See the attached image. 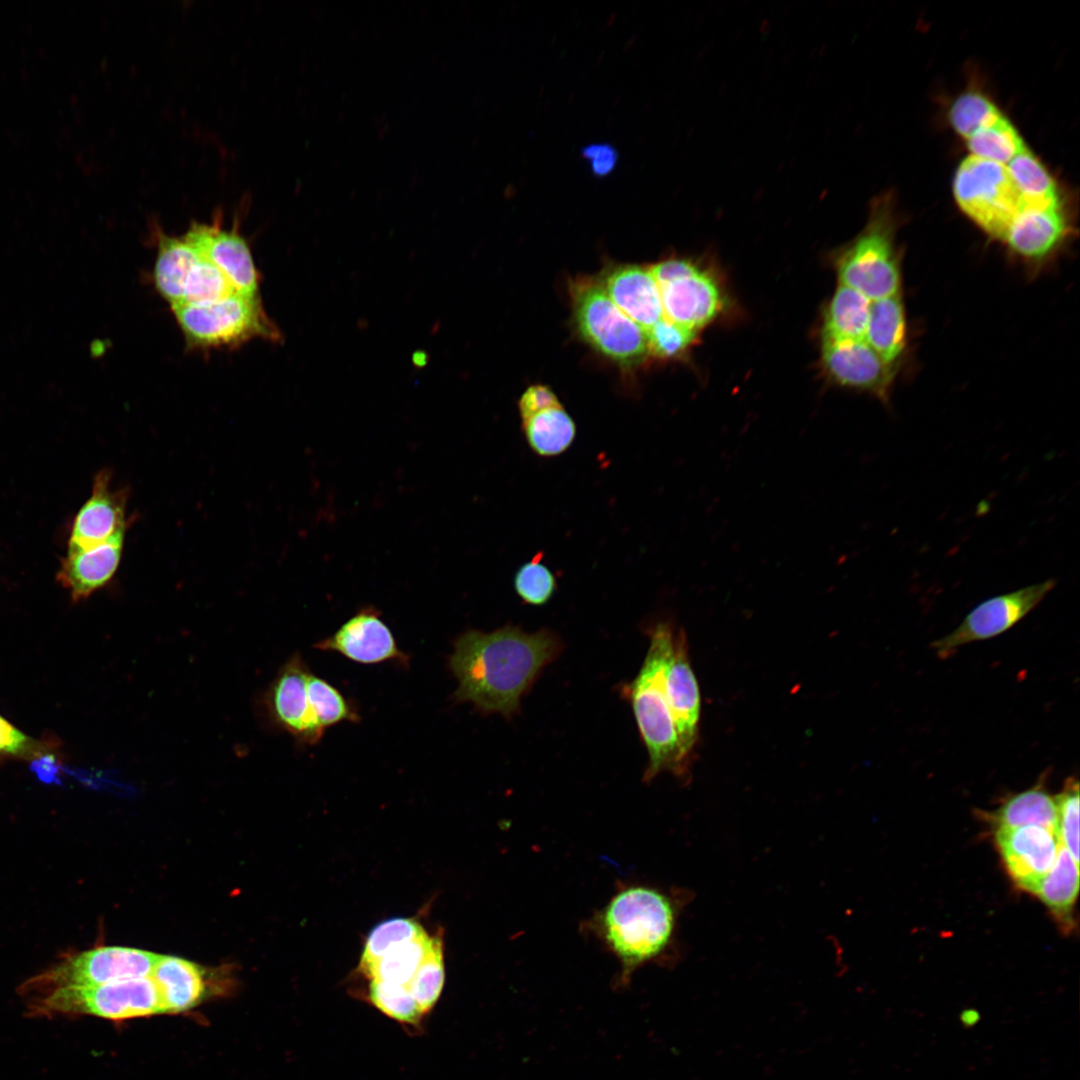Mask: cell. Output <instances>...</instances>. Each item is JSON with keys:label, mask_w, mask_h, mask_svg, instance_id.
Masks as SVG:
<instances>
[{"label": "cell", "mask_w": 1080, "mask_h": 1080, "mask_svg": "<svg viewBox=\"0 0 1080 1080\" xmlns=\"http://www.w3.org/2000/svg\"><path fill=\"white\" fill-rule=\"evenodd\" d=\"M995 842L1016 885L1036 894L1056 860L1061 846L1059 833L1038 825L1000 826Z\"/></svg>", "instance_id": "cell-11"}, {"label": "cell", "mask_w": 1080, "mask_h": 1080, "mask_svg": "<svg viewBox=\"0 0 1080 1080\" xmlns=\"http://www.w3.org/2000/svg\"><path fill=\"white\" fill-rule=\"evenodd\" d=\"M1006 168L1023 195L1026 208L1061 206L1053 179L1026 145Z\"/></svg>", "instance_id": "cell-30"}, {"label": "cell", "mask_w": 1080, "mask_h": 1080, "mask_svg": "<svg viewBox=\"0 0 1080 1080\" xmlns=\"http://www.w3.org/2000/svg\"><path fill=\"white\" fill-rule=\"evenodd\" d=\"M1055 586L1056 580L1049 578L988 598L975 606L954 630L934 640L931 648L937 656L947 658L964 645L994 638L1024 619Z\"/></svg>", "instance_id": "cell-10"}, {"label": "cell", "mask_w": 1080, "mask_h": 1080, "mask_svg": "<svg viewBox=\"0 0 1080 1080\" xmlns=\"http://www.w3.org/2000/svg\"><path fill=\"white\" fill-rule=\"evenodd\" d=\"M961 210L991 237L1003 241L1015 217L1026 208L1006 165L969 155L953 181Z\"/></svg>", "instance_id": "cell-9"}, {"label": "cell", "mask_w": 1080, "mask_h": 1080, "mask_svg": "<svg viewBox=\"0 0 1080 1080\" xmlns=\"http://www.w3.org/2000/svg\"><path fill=\"white\" fill-rule=\"evenodd\" d=\"M234 293L237 292L224 273L201 256L190 271L180 305L209 304Z\"/></svg>", "instance_id": "cell-34"}, {"label": "cell", "mask_w": 1080, "mask_h": 1080, "mask_svg": "<svg viewBox=\"0 0 1080 1080\" xmlns=\"http://www.w3.org/2000/svg\"><path fill=\"white\" fill-rule=\"evenodd\" d=\"M966 140L971 155L1002 165H1006L1025 146L1017 130L1003 115Z\"/></svg>", "instance_id": "cell-32"}, {"label": "cell", "mask_w": 1080, "mask_h": 1080, "mask_svg": "<svg viewBox=\"0 0 1080 1080\" xmlns=\"http://www.w3.org/2000/svg\"><path fill=\"white\" fill-rule=\"evenodd\" d=\"M219 969L171 955H159L150 974L158 991L163 1013L176 1014L195 1008L206 1000Z\"/></svg>", "instance_id": "cell-18"}, {"label": "cell", "mask_w": 1080, "mask_h": 1080, "mask_svg": "<svg viewBox=\"0 0 1080 1080\" xmlns=\"http://www.w3.org/2000/svg\"><path fill=\"white\" fill-rule=\"evenodd\" d=\"M648 352L660 358H671L682 353L693 341L696 331L661 318L645 331Z\"/></svg>", "instance_id": "cell-40"}, {"label": "cell", "mask_w": 1080, "mask_h": 1080, "mask_svg": "<svg viewBox=\"0 0 1080 1080\" xmlns=\"http://www.w3.org/2000/svg\"><path fill=\"white\" fill-rule=\"evenodd\" d=\"M666 694L678 739L681 762L690 774V765L698 740L700 691L694 675L685 632H675L672 654L666 674Z\"/></svg>", "instance_id": "cell-14"}, {"label": "cell", "mask_w": 1080, "mask_h": 1080, "mask_svg": "<svg viewBox=\"0 0 1080 1080\" xmlns=\"http://www.w3.org/2000/svg\"><path fill=\"white\" fill-rule=\"evenodd\" d=\"M1061 844L1079 863V784L1070 777L1062 791L1055 796Z\"/></svg>", "instance_id": "cell-39"}, {"label": "cell", "mask_w": 1080, "mask_h": 1080, "mask_svg": "<svg viewBox=\"0 0 1080 1080\" xmlns=\"http://www.w3.org/2000/svg\"><path fill=\"white\" fill-rule=\"evenodd\" d=\"M444 982L443 942L439 937L407 986V991L423 1016L434 1008L441 995Z\"/></svg>", "instance_id": "cell-33"}, {"label": "cell", "mask_w": 1080, "mask_h": 1080, "mask_svg": "<svg viewBox=\"0 0 1080 1080\" xmlns=\"http://www.w3.org/2000/svg\"><path fill=\"white\" fill-rule=\"evenodd\" d=\"M160 954L122 946L71 952L17 988L25 1002L61 988L89 987L150 976Z\"/></svg>", "instance_id": "cell-7"}, {"label": "cell", "mask_w": 1080, "mask_h": 1080, "mask_svg": "<svg viewBox=\"0 0 1080 1080\" xmlns=\"http://www.w3.org/2000/svg\"><path fill=\"white\" fill-rule=\"evenodd\" d=\"M429 359H430V356H429L428 352L425 351V350H422V349L415 350L411 355V362H412L413 366L418 368V369H422V368L426 367V365L429 362Z\"/></svg>", "instance_id": "cell-46"}, {"label": "cell", "mask_w": 1080, "mask_h": 1080, "mask_svg": "<svg viewBox=\"0 0 1080 1080\" xmlns=\"http://www.w3.org/2000/svg\"><path fill=\"white\" fill-rule=\"evenodd\" d=\"M448 667L458 682L457 703L510 719L543 669L561 654L559 635L543 628L527 633L506 625L492 632L470 629L454 641Z\"/></svg>", "instance_id": "cell-1"}, {"label": "cell", "mask_w": 1080, "mask_h": 1080, "mask_svg": "<svg viewBox=\"0 0 1080 1080\" xmlns=\"http://www.w3.org/2000/svg\"><path fill=\"white\" fill-rule=\"evenodd\" d=\"M425 931L424 927L412 918L398 917L379 923L366 939L359 966L373 962L395 943L415 938Z\"/></svg>", "instance_id": "cell-38"}, {"label": "cell", "mask_w": 1080, "mask_h": 1080, "mask_svg": "<svg viewBox=\"0 0 1080 1080\" xmlns=\"http://www.w3.org/2000/svg\"><path fill=\"white\" fill-rule=\"evenodd\" d=\"M185 341L192 348L233 347L260 337L280 342L282 333L258 297L234 293L217 302L172 307Z\"/></svg>", "instance_id": "cell-6"}, {"label": "cell", "mask_w": 1080, "mask_h": 1080, "mask_svg": "<svg viewBox=\"0 0 1080 1080\" xmlns=\"http://www.w3.org/2000/svg\"><path fill=\"white\" fill-rule=\"evenodd\" d=\"M1001 115L999 109L983 94L966 92L954 101L949 111V120L953 129L968 139Z\"/></svg>", "instance_id": "cell-36"}, {"label": "cell", "mask_w": 1080, "mask_h": 1080, "mask_svg": "<svg viewBox=\"0 0 1080 1080\" xmlns=\"http://www.w3.org/2000/svg\"><path fill=\"white\" fill-rule=\"evenodd\" d=\"M571 298L576 328L596 351L623 367L644 360L648 353L645 331L613 303L598 281H574Z\"/></svg>", "instance_id": "cell-8"}, {"label": "cell", "mask_w": 1080, "mask_h": 1080, "mask_svg": "<svg viewBox=\"0 0 1080 1080\" xmlns=\"http://www.w3.org/2000/svg\"><path fill=\"white\" fill-rule=\"evenodd\" d=\"M542 556V553H537L529 562L522 564L513 581L519 598L533 606H542L549 602L557 586L554 574L542 563Z\"/></svg>", "instance_id": "cell-37"}, {"label": "cell", "mask_w": 1080, "mask_h": 1080, "mask_svg": "<svg viewBox=\"0 0 1080 1080\" xmlns=\"http://www.w3.org/2000/svg\"><path fill=\"white\" fill-rule=\"evenodd\" d=\"M664 317L696 331L710 322L722 307V296L712 277L698 268L659 286Z\"/></svg>", "instance_id": "cell-21"}, {"label": "cell", "mask_w": 1080, "mask_h": 1080, "mask_svg": "<svg viewBox=\"0 0 1080 1080\" xmlns=\"http://www.w3.org/2000/svg\"><path fill=\"white\" fill-rule=\"evenodd\" d=\"M31 760V769L40 780L46 783L59 781L60 766L53 754L42 752Z\"/></svg>", "instance_id": "cell-45"}, {"label": "cell", "mask_w": 1080, "mask_h": 1080, "mask_svg": "<svg viewBox=\"0 0 1080 1080\" xmlns=\"http://www.w3.org/2000/svg\"><path fill=\"white\" fill-rule=\"evenodd\" d=\"M990 817L998 827L1038 825L1059 833L1055 797L1041 782L1006 798Z\"/></svg>", "instance_id": "cell-27"}, {"label": "cell", "mask_w": 1080, "mask_h": 1080, "mask_svg": "<svg viewBox=\"0 0 1080 1080\" xmlns=\"http://www.w3.org/2000/svg\"><path fill=\"white\" fill-rule=\"evenodd\" d=\"M43 752L42 745L0 715V758H31Z\"/></svg>", "instance_id": "cell-41"}, {"label": "cell", "mask_w": 1080, "mask_h": 1080, "mask_svg": "<svg viewBox=\"0 0 1080 1080\" xmlns=\"http://www.w3.org/2000/svg\"><path fill=\"white\" fill-rule=\"evenodd\" d=\"M1068 233L1061 206L1023 209L1012 221L1003 239L1018 256L1041 260L1052 254Z\"/></svg>", "instance_id": "cell-22"}, {"label": "cell", "mask_w": 1080, "mask_h": 1080, "mask_svg": "<svg viewBox=\"0 0 1080 1080\" xmlns=\"http://www.w3.org/2000/svg\"><path fill=\"white\" fill-rule=\"evenodd\" d=\"M678 903L648 885L619 889L588 922V928L619 963L616 989L631 982L642 966L661 960L672 945Z\"/></svg>", "instance_id": "cell-2"}, {"label": "cell", "mask_w": 1080, "mask_h": 1080, "mask_svg": "<svg viewBox=\"0 0 1080 1080\" xmlns=\"http://www.w3.org/2000/svg\"><path fill=\"white\" fill-rule=\"evenodd\" d=\"M219 219L217 215L211 224L193 222L183 237L224 273L237 293L258 297L259 274L250 248L236 228L222 229Z\"/></svg>", "instance_id": "cell-15"}, {"label": "cell", "mask_w": 1080, "mask_h": 1080, "mask_svg": "<svg viewBox=\"0 0 1080 1080\" xmlns=\"http://www.w3.org/2000/svg\"><path fill=\"white\" fill-rule=\"evenodd\" d=\"M870 303L857 290L840 284L825 314L823 339L865 340Z\"/></svg>", "instance_id": "cell-28"}, {"label": "cell", "mask_w": 1080, "mask_h": 1080, "mask_svg": "<svg viewBox=\"0 0 1080 1080\" xmlns=\"http://www.w3.org/2000/svg\"><path fill=\"white\" fill-rule=\"evenodd\" d=\"M310 670L295 653L280 668L265 694V706L272 722L298 743L315 745L324 731L310 710L307 677Z\"/></svg>", "instance_id": "cell-12"}, {"label": "cell", "mask_w": 1080, "mask_h": 1080, "mask_svg": "<svg viewBox=\"0 0 1080 1080\" xmlns=\"http://www.w3.org/2000/svg\"><path fill=\"white\" fill-rule=\"evenodd\" d=\"M127 529L107 541L84 550H68L61 560L57 581L70 592L74 602L88 598L105 586L121 562Z\"/></svg>", "instance_id": "cell-19"}, {"label": "cell", "mask_w": 1080, "mask_h": 1080, "mask_svg": "<svg viewBox=\"0 0 1080 1080\" xmlns=\"http://www.w3.org/2000/svg\"><path fill=\"white\" fill-rule=\"evenodd\" d=\"M314 647L364 665L394 662L408 668L410 663V656L399 648L392 631L374 608L359 610Z\"/></svg>", "instance_id": "cell-13"}, {"label": "cell", "mask_w": 1080, "mask_h": 1080, "mask_svg": "<svg viewBox=\"0 0 1080 1080\" xmlns=\"http://www.w3.org/2000/svg\"><path fill=\"white\" fill-rule=\"evenodd\" d=\"M600 284L613 303L644 331L664 317L659 286L649 268L615 266Z\"/></svg>", "instance_id": "cell-20"}, {"label": "cell", "mask_w": 1080, "mask_h": 1080, "mask_svg": "<svg viewBox=\"0 0 1080 1080\" xmlns=\"http://www.w3.org/2000/svg\"><path fill=\"white\" fill-rule=\"evenodd\" d=\"M698 267L688 260L668 259L649 267L658 286L694 272Z\"/></svg>", "instance_id": "cell-44"}, {"label": "cell", "mask_w": 1080, "mask_h": 1080, "mask_svg": "<svg viewBox=\"0 0 1080 1080\" xmlns=\"http://www.w3.org/2000/svg\"><path fill=\"white\" fill-rule=\"evenodd\" d=\"M111 476L108 469L95 475L91 495L73 519L68 550L94 547L128 528L127 489L113 488Z\"/></svg>", "instance_id": "cell-17"}, {"label": "cell", "mask_w": 1080, "mask_h": 1080, "mask_svg": "<svg viewBox=\"0 0 1080 1080\" xmlns=\"http://www.w3.org/2000/svg\"><path fill=\"white\" fill-rule=\"evenodd\" d=\"M555 393L545 385L536 384L528 387L521 395L518 408L522 421L546 409L560 406Z\"/></svg>", "instance_id": "cell-43"}, {"label": "cell", "mask_w": 1080, "mask_h": 1080, "mask_svg": "<svg viewBox=\"0 0 1080 1080\" xmlns=\"http://www.w3.org/2000/svg\"><path fill=\"white\" fill-rule=\"evenodd\" d=\"M906 318L901 292L871 301L865 341L897 368L906 348Z\"/></svg>", "instance_id": "cell-23"}, {"label": "cell", "mask_w": 1080, "mask_h": 1080, "mask_svg": "<svg viewBox=\"0 0 1080 1080\" xmlns=\"http://www.w3.org/2000/svg\"><path fill=\"white\" fill-rule=\"evenodd\" d=\"M650 644L637 676L623 685L641 739L648 753L643 780L650 782L662 772L687 779L681 762L675 725L666 694V674L675 631L670 622H657L649 629Z\"/></svg>", "instance_id": "cell-3"}, {"label": "cell", "mask_w": 1080, "mask_h": 1080, "mask_svg": "<svg viewBox=\"0 0 1080 1080\" xmlns=\"http://www.w3.org/2000/svg\"><path fill=\"white\" fill-rule=\"evenodd\" d=\"M977 1017H978L977 1013L974 1010H971V1009L965 1011L961 1015V1019H962L963 1023H965L967 1025H969L971 1023H974L976 1021Z\"/></svg>", "instance_id": "cell-47"}, {"label": "cell", "mask_w": 1080, "mask_h": 1080, "mask_svg": "<svg viewBox=\"0 0 1080 1080\" xmlns=\"http://www.w3.org/2000/svg\"><path fill=\"white\" fill-rule=\"evenodd\" d=\"M1079 891V863L1061 844L1050 872L1036 894L1064 930L1073 928V907Z\"/></svg>", "instance_id": "cell-26"}, {"label": "cell", "mask_w": 1080, "mask_h": 1080, "mask_svg": "<svg viewBox=\"0 0 1080 1080\" xmlns=\"http://www.w3.org/2000/svg\"><path fill=\"white\" fill-rule=\"evenodd\" d=\"M581 155L587 161L592 175L599 178L610 175L618 163V151L610 143L586 145L581 150Z\"/></svg>", "instance_id": "cell-42"}, {"label": "cell", "mask_w": 1080, "mask_h": 1080, "mask_svg": "<svg viewBox=\"0 0 1080 1080\" xmlns=\"http://www.w3.org/2000/svg\"><path fill=\"white\" fill-rule=\"evenodd\" d=\"M31 1017L96 1016L113 1021L162 1014L150 976L89 987L61 988L25 1001Z\"/></svg>", "instance_id": "cell-5"}, {"label": "cell", "mask_w": 1080, "mask_h": 1080, "mask_svg": "<svg viewBox=\"0 0 1080 1080\" xmlns=\"http://www.w3.org/2000/svg\"><path fill=\"white\" fill-rule=\"evenodd\" d=\"M522 429L530 449L541 457L564 453L576 436L575 422L562 405L522 421Z\"/></svg>", "instance_id": "cell-29"}, {"label": "cell", "mask_w": 1080, "mask_h": 1080, "mask_svg": "<svg viewBox=\"0 0 1080 1080\" xmlns=\"http://www.w3.org/2000/svg\"><path fill=\"white\" fill-rule=\"evenodd\" d=\"M367 1000L400 1024L420 1026L424 1016L408 991L397 985L368 981Z\"/></svg>", "instance_id": "cell-35"}, {"label": "cell", "mask_w": 1080, "mask_h": 1080, "mask_svg": "<svg viewBox=\"0 0 1080 1080\" xmlns=\"http://www.w3.org/2000/svg\"><path fill=\"white\" fill-rule=\"evenodd\" d=\"M200 258L201 255L183 236L159 233L153 279L159 294L171 307L183 302L188 276Z\"/></svg>", "instance_id": "cell-24"}, {"label": "cell", "mask_w": 1080, "mask_h": 1080, "mask_svg": "<svg viewBox=\"0 0 1080 1080\" xmlns=\"http://www.w3.org/2000/svg\"><path fill=\"white\" fill-rule=\"evenodd\" d=\"M823 363L839 384L889 401L896 368L886 363L865 340L823 339Z\"/></svg>", "instance_id": "cell-16"}, {"label": "cell", "mask_w": 1080, "mask_h": 1080, "mask_svg": "<svg viewBox=\"0 0 1080 1080\" xmlns=\"http://www.w3.org/2000/svg\"><path fill=\"white\" fill-rule=\"evenodd\" d=\"M307 694L313 718L323 731L341 722L358 723L361 720L351 700L311 671L307 677Z\"/></svg>", "instance_id": "cell-31"}, {"label": "cell", "mask_w": 1080, "mask_h": 1080, "mask_svg": "<svg viewBox=\"0 0 1080 1080\" xmlns=\"http://www.w3.org/2000/svg\"><path fill=\"white\" fill-rule=\"evenodd\" d=\"M439 937L425 931L415 938L395 943L373 962L358 966V970L368 981L393 984L407 990Z\"/></svg>", "instance_id": "cell-25"}, {"label": "cell", "mask_w": 1080, "mask_h": 1080, "mask_svg": "<svg viewBox=\"0 0 1080 1080\" xmlns=\"http://www.w3.org/2000/svg\"><path fill=\"white\" fill-rule=\"evenodd\" d=\"M863 231L838 261L840 284L874 301L901 292L896 222L889 198L875 200Z\"/></svg>", "instance_id": "cell-4"}]
</instances>
